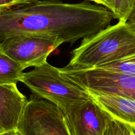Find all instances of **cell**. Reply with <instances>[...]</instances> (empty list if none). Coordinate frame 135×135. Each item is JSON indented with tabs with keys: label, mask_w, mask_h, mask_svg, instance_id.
Returning <instances> with one entry per match:
<instances>
[{
	"label": "cell",
	"mask_w": 135,
	"mask_h": 135,
	"mask_svg": "<svg viewBox=\"0 0 135 135\" xmlns=\"http://www.w3.org/2000/svg\"><path fill=\"white\" fill-rule=\"evenodd\" d=\"M36 0H0V8L8 7L21 4L28 3Z\"/></svg>",
	"instance_id": "5bb4252c"
},
{
	"label": "cell",
	"mask_w": 135,
	"mask_h": 135,
	"mask_svg": "<svg viewBox=\"0 0 135 135\" xmlns=\"http://www.w3.org/2000/svg\"><path fill=\"white\" fill-rule=\"evenodd\" d=\"M113 18L120 22H127L134 15L135 0H112Z\"/></svg>",
	"instance_id": "7c38bea8"
},
{
	"label": "cell",
	"mask_w": 135,
	"mask_h": 135,
	"mask_svg": "<svg viewBox=\"0 0 135 135\" xmlns=\"http://www.w3.org/2000/svg\"><path fill=\"white\" fill-rule=\"evenodd\" d=\"M63 43L57 37L17 34L0 42V50L25 69L44 63L49 55Z\"/></svg>",
	"instance_id": "5b68a950"
},
{
	"label": "cell",
	"mask_w": 135,
	"mask_h": 135,
	"mask_svg": "<svg viewBox=\"0 0 135 135\" xmlns=\"http://www.w3.org/2000/svg\"><path fill=\"white\" fill-rule=\"evenodd\" d=\"M61 73L88 92L115 94L135 100V76L99 67Z\"/></svg>",
	"instance_id": "8992f818"
},
{
	"label": "cell",
	"mask_w": 135,
	"mask_h": 135,
	"mask_svg": "<svg viewBox=\"0 0 135 135\" xmlns=\"http://www.w3.org/2000/svg\"><path fill=\"white\" fill-rule=\"evenodd\" d=\"M21 82L33 94L51 102L61 109L75 102L91 98L86 90L63 75L60 69L47 61L24 73Z\"/></svg>",
	"instance_id": "3957f363"
},
{
	"label": "cell",
	"mask_w": 135,
	"mask_h": 135,
	"mask_svg": "<svg viewBox=\"0 0 135 135\" xmlns=\"http://www.w3.org/2000/svg\"><path fill=\"white\" fill-rule=\"evenodd\" d=\"M61 110L71 135H104L111 117L92 97Z\"/></svg>",
	"instance_id": "52a82bcc"
},
{
	"label": "cell",
	"mask_w": 135,
	"mask_h": 135,
	"mask_svg": "<svg viewBox=\"0 0 135 135\" xmlns=\"http://www.w3.org/2000/svg\"><path fill=\"white\" fill-rule=\"evenodd\" d=\"M27 101L17 84H0V133L17 129Z\"/></svg>",
	"instance_id": "ba28073f"
},
{
	"label": "cell",
	"mask_w": 135,
	"mask_h": 135,
	"mask_svg": "<svg viewBox=\"0 0 135 135\" xmlns=\"http://www.w3.org/2000/svg\"><path fill=\"white\" fill-rule=\"evenodd\" d=\"M0 135H19L17 130H12L9 131L3 132V133H0Z\"/></svg>",
	"instance_id": "2e32d148"
},
{
	"label": "cell",
	"mask_w": 135,
	"mask_h": 135,
	"mask_svg": "<svg viewBox=\"0 0 135 135\" xmlns=\"http://www.w3.org/2000/svg\"><path fill=\"white\" fill-rule=\"evenodd\" d=\"M110 10L87 0L67 3L61 0H36L0 8V42L17 34L57 37L74 43L110 25Z\"/></svg>",
	"instance_id": "6da1fadb"
},
{
	"label": "cell",
	"mask_w": 135,
	"mask_h": 135,
	"mask_svg": "<svg viewBox=\"0 0 135 135\" xmlns=\"http://www.w3.org/2000/svg\"><path fill=\"white\" fill-rule=\"evenodd\" d=\"M96 103L112 117L135 125V100L115 94L88 92Z\"/></svg>",
	"instance_id": "9c48e42d"
},
{
	"label": "cell",
	"mask_w": 135,
	"mask_h": 135,
	"mask_svg": "<svg viewBox=\"0 0 135 135\" xmlns=\"http://www.w3.org/2000/svg\"><path fill=\"white\" fill-rule=\"evenodd\" d=\"M135 125L127 123L111 116L104 135H135Z\"/></svg>",
	"instance_id": "4fadbf2b"
},
{
	"label": "cell",
	"mask_w": 135,
	"mask_h": 135,
	"mask_svg": "<svg viewBox=\"0 0 135 135\" xmlns=\"http://www.w3.org/2000/svg\"><path fill=\"white\" fill-rule=\"evenodd\" d=\"M98 67L116 73L135 76V55L120 58Z\"/></svg>",
	"instance_id": "8fae6325"
},
{
	"label": "cell",
	"mask_w": 135,
	"mask_h": 135,
	"mask_svg": "<svg viewBox=\"0 0 135 135\" xmlns=\"http://www.w3.org/2000/svg\"><path fill=\"white\" fill-rule=\"evenodd\" d=\"M24 68L0 50V84H15L21 81Z\"/></svg>",
	"instance_id": "30bf717a"
},
{
	"label": "cell",
	"mask_w": 135,
	"mask_h": 135,
	"mask_svg": "<svg viewBox=\"0 0 135 135\" xmlns=\"http://www.w3.org/2000/svg\"><path fill=\"white\" fill-rule=\"evenodd\" d=\"M134 16L127 22L119 21L84 38L73 51L69 63L61 71L95 68L120 58L135 55Z\"/></svg>",
	"instance_id": "7a4b0ae2"
},
{
	"label": "cell",
	"mask_w": 135,
	"mask_h": 135,
	"mask_svg": "<svg viewBox=\"0 0 135 135\" xmlns=\"http://www.w3.org/2000/svg\"><path fill=\"white\" fill-rule=\"evenodd\" d=\"M91 1H93L95 3L98 4V5H102V6L104 7L107 8L109 10L112 11V0H90Z\"/></svg>",
	"instance_id": "9a60e30c"
},
{
	"label": "cell",
	"mask_w": 135,
	"mask_h": 135,
	"mask_svg": "<svg viewBox=\"0 0 135 135\" xmlns=\"http://www.w3.org/2000/svg\"><path fill=\"white\" fill-rule=\"evenodd\" d=\"M16 130L19 135H71L60 108L35 94L26 102Z\"/></svg>",
	"instance_id": "277c9868"
}]
</instances>
